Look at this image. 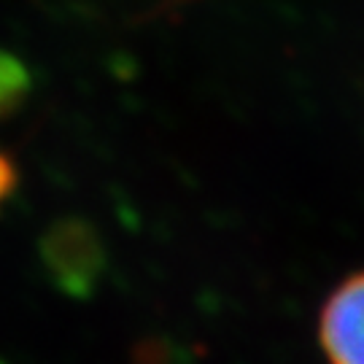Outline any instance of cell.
Listing matches in <instances>:
<instances>
[{"label": "cell", "instance_id": "5b68a950", "mask_svg": "<svg viewBox=\"0 0 364 364\" xmlns=\"http://www.w3.org/2000/svg\"><path fill=\"white\" fill-rule=\"evenodd\" d=\"M0 364H9V362H3V359H0Z\"/></svg>", "mask_w": 364, "mask_h": 364}, {"label": "cell", "instance_id": "6da1fadb", "mask_svg": "<svg viewBox=\"0 0 364 364\" xmlns=\"http://www.w3.org/2000/svg\"><path fill=\"white\" fill-rule=\"evenodd\" d=\"M38 257L43 275L65 297L87 299L105 273V246L100 232L84 219H57L41 235Z\"/></svg>", "mask_w": 364, "mask_h": 364}, {"label": "cell", "instance_id": "3957f363", "mask_svg": "<svg viewBox=\"0 0 364 364\" xmlns=\"http://www.w3.org/2000/svg\"><path fill=\"white\" fill-rule=\"evenodd\" d=\"M33 92L30 68L16 54L0 49V119L14 117Z\"/></svg>", "mask_w": 364, "mask_h": 364}, {"label": "cell", "instance_id": "7a4b0ae2", "mask_svg": "<svg viewBox=\"0 0 364 364\" xmlns=\"http://www.w3.org/2000/svg\"><path fill=\"white\" fill-rule=\"evenodd\" d=\"M318 343L329 364H364V270L348 275L326 297Z\"/></svg>", "mask_w": 364, "mask_h": 364}, {"label": "cell", "instance_id": "277c9868", "mask_svg": "<svg viewBox=\"0 0 364 364\" xmlns=\"http://www.w3.org/2000/svg\"><path fill=\"white\" fill-rule=\"evenodd\" d=\"M19 186V168L11 156L0 149V203H6Z\"/></svg>", "mask_w": 364, "mask_h": 364}]
</instances>
